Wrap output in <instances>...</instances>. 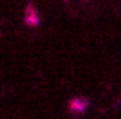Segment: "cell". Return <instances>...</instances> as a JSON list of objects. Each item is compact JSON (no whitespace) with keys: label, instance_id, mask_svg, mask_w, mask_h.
Instances as JSON below:
<instances>
[{"label":"cell","instance_id":"1","mask_svg":"<svg viewBox=\"0 0 121 119\" xmlns=\"http://www.w3.org/2000/svg\"><path fill=\"white\" fill-rule=\"evenodd\" d=\"M23 21H25L27 27L30 29H36L39 25V14H38V9H36L34 4H27L25 5V11H23Z\"/></svg>","mask_w":121,"mask_h":119},{"label":"cell","instance_id":"2","mask_svg":"<svg viewBox=\"0 0 121 119\" xmlns=\"http://www.w3.org/2000/svg\"><path fill=\"white\" fill-rule=\"evenodd\" d=\"M68 108L71 114H82L86 112V108H89V100L84 96H75L68 101Z\"/></svg>","mask_w":121,"mask_h":119},{"label":"cell","instance_id":"3","mask_svg":"<svg viewBox=\"0 0 121 119\" xmlns=\"http://www.w3.org/2000/svg\"><path fill=\"white\" fill-rule=\"evenodd\" d=\"M86 2H89V0H86Z\"/></svg>","mask_w":121,"mask_h":119}]
</instances>
